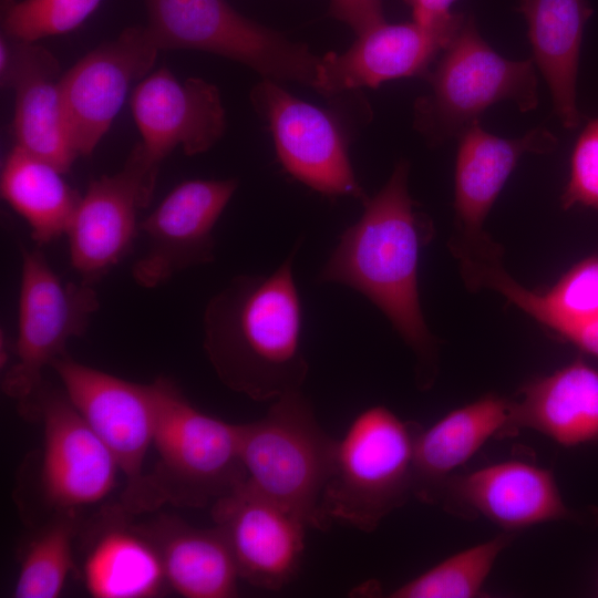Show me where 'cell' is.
<instances>
[{"mask_svg":"<svg viewBox=\"0 0 598 598\" xmlns=\"http://www.w3.org/2000/svg\"><path fill=\"white\" fill-rule=\"evenodd\" d=\"M410 165L401 159L385 185L364 203L319 274L368 298L389 319L417 360V383L429 388L436 373V342L425 322L417 274L422 248L432 238L430 218L408 188Z\"/></svg>","mask_w":598,"mask_h":598,"instance_id":"cell-1","label":"cell"},{"mask_svg":"<svg viewBox=\"0 0 598 598\" xmlns=\"http://www.w3.org/2000/svg\"><path fill=\"white\" fill-rule=\"evenodd\" d=\"M298 247L269 275H239L208 301L205 353L228 389L257 402L301 390L309 364L302 306L292 262Z\"/></svg>","mask_w":598,"mask_h":598,"instance_id":"cell-2","label":"cell"},{"mask_svg":"<svg viewBox=\"0 0 598 598\" xmlns=\"http://www.w3.org/2000/svg\"><path fill=\"white\" fill-rule=\"evenodd\" d=\"M153 384L157 461L152 471L145 472L136 492L121 503V511L140 514L166 504L212 506L246 480L240 424L202 412L167 378H158Z\"/></svg>","mask_w":598,"mask_h":598,"instance_id":"cell-3","label":"cell"},{"mask_svg":"<svg viewBox=\"0 0 598 598\" xmlns=\"http://www.w3.org/2000/svg\"><path fill=\"white\" fill-rule=\"evenodd\" d=\"M421 426L384 405L368 406L336 440L319 504L320 530L332 523L374 532L413 495L414 445Z\"/></svg>","mask_w":598,"mask_h":598,"instance_id":"cell-4","label":"cell"},{"mask_svg":"<svg viewBox=\"0 0 598 598\" xmlns=\"http://www.w3.org/2000/svg\"><path fill=\"white\" fill-rule=\"evenodd\" d=\"M425 80L430 92L414 104V126L433 146L457 138L496 103L509 101L522 112L538 105L533 59L509 60L497 53L472 17L464 18Z\"/></svg>","mask_w":598,"mask_h":598,"instance_id":"cell-5","label":"cell"},{"mask_svg":"<svg viewBox=\"0 0 598 598\" xmlns=\"http://www.w3.org/2000/svg\"><path fill=\"white\" fill-rule=\"evenodd\" d=\"M336 440L301 390L286 393L261 419L240 424L246 482L320 530L319 504Z\"/></svg>","mask_w":598,"mask_h":598,"instance_id":"cell-6","label":"cell"},{"mask_svg":"<svg viewBox=\"0 0 598 598\" xmlns=\"http://www.w3.org/2000/svg\"><path fill=\"white\" fill-rule=\"evenodd\" d=\"M145 25L161 50H197L230 59L274 81L316 90L320 56L238 13L226 0H144Z\"/></svg>","mask_w":598,"mask_h":598,"instance_id":"cell-7","label":"cell"},{"mask_svg":"<svg viewBox=\"0 0 598 598\" xmlns=\"http://www.w3.org/2000/svg\"><path fill=\"white\" fill-rule=\"evenodd\" d=\"M97 309L91 283H63L39 249L21 251L14 361L4 370L1 388L23 415L39 416L44 369L66 353L70 339L84 334Z\"/></svg>","mask_w":598,"mask_h":598,"instance_id":"cell-8","label":"cell"},{"mask_svg":"<svg viewBox=\"0 0 598 598\" xmlns=\"http://www.w3.org/2000/svg\"><path fill=\"white\" fill-rule=\"evenodd\" d=\"M454 176L456 235L450 248L458 259L464 280L502 264V249L484 231L485 219L523 155L548 154L556 136L544 127L506 138L485 131L480 121L458 137Z\"/></svg>","mask_w":598,"mask_h":598,"instance_id":"cell-9","label":"cell"},{"mask_svg":"<svg viewBox=\"0 0 598 598\" xmlns=\"http://www.w3.org/2000/svg\"><path fill=\"white\" fill-rule=\"evenodd\" d=\"M51 368L64 392L90 427L114 455L125 477L121 503L138 488L144 462L153 445L156 392L153 382H131L82 364L68 353Z\"/></svg>","mask_w":598,"mask_h":598,"instance_id":"cell-10","label":"cell"},{"mask_svg":"<svg viewBox=\"0 0 598 598\" xmlns=\"http://www.w3.org/2000/svg\"><path fill=\"white\" fill-rule=\"evenodd\" d=\"M158 52L145 25L131 27L60 76L68 132L78 156L92 154L125 102L131 84L150 74Z\"/></svg>","mask_w":598,"mask_h":598,"instance_id":"cell-11","label":"cell"},{"mask_svg":"<svg viewBox=\"0 0 598 598\" xmlns=\"http://www.w3.org/2000/svg\"><path fill=\"white\" fill-rule=\"evenodd\" d=\"M157 172L138 143L117 173L90 183L66 231L83 282L92 285L128 252L140 229L137 209L150 204Z\"/></svg>","mask_w":598,"mask_h":598,"instance_id":"cell-12","label":"cell"},{"mask_svg":"<svg viewBox=\"0 0 598 598\" xmlns=\"http://www.w3.org/2000/svg\"><path fill=\"white\" fill-rule=\"evenodd\" d=\"M252 104L269 123L283 168L296 179L328 196L369 197L352 168L342 133L326 111L295 97L266 79L251 92Z\"/></svg>","mask_w":598,"mask_h":598,"instance_id":"cell-13","label":"cell"},{"mask_svg":"<svg viewBox=\"0 0 598 598\" xmlns=\"http://www.w3.org/2000/svg\"><path fill=\"white\" fill-rule=\"evenodd\" d=\"M238 187V181L192 179L177 185L140 223L147 250L133 266L134 281L159 287L188 268L215 259L213 230Z\"/></svg>","mask_w":598,"mask_h":598,"instance_id":"cell-14","label":"cell"},{"mask_svg":"<svg viewBox=\"0 0 598 598\" xmlns=\"http://www.w3.org/2000/svg\"><path fill=\"white\" fill-rule=\"evenodd\" d=\"M210 514L230 546L240 579L277 591L296 578L309 527L301 517L246 480L216 501Z\"/></svg>","mask_w":598,"mask_h":598,"instance_id":"cell-15","label":"cell"},{"mask_svg":"<svg viewBox=\"0 0 598 598\" xmlns=\"http://www.w3.org/2000/svg\"><path fill=\"white\" fill-rule=\"evenodd\" d=\"M39 416L44 430L41 487L47 504L61 513L102 501L114 488L120 470L112 452L64 391L44 383Z\"/></svg>","mask_w":598,"mask_h":598,"instance_id":"cell-16","label":"cell"},{"mask_svg":"<svg viewBox=\"0 0 598 598\" xmlns=\"http://www.w3.org/2000/svg\"><path fill=\"white\" fill-rule=\"evenodd\" d=\"M130 104L141 144L157 168L176 147L186 155L208 151L226 130L218 89L200 78L179 81L166 66L137 83Z\"/></svg>","mask_w":598,"mask_h":598,"instance_id":"cell-17","label":"cell"},{"mask_svg":"<svg viewBox=\"0 0 598 598\" xmlns=\"http://www.w3.org/2000/svg\"><path fill=\"white\" fill-rule=\"evenodd\" d=\"M457 23L429 27L415 21L373 25L358 34L344 52L320 58L316 90L329 95L430 72L443 50L460 30Z\"/></svg>","mask_w":598,"mask_h":598,"instance_id":"cell-18","label":"cell"},{"mask_svg":"<svg viewBox=\"0 0 598 598\" xmlns=\"http://www.w3.org/2000/svg\"><path fill=\"white\" fill-rule=\"evenodd\" d=\"M439 502L450 512L482 515L507 530L573 516L551 472L519 461L451 475Z\"/></svg>","mask_w":598,"mask_h":598,"instance_id":"cell-19","label":"cell"},{"mask_svg":"<svg viewBox=\"0 0 598 598\" xmlns=\"http://www.w3.org/2000/svg\"><path fill=\"white\" fill-rule=\"evenodd\" d=\"M512 401L487 394L455 409L417 433L413 457V495L436 503L451 473L492 436L509 433Z\"/></svg>","mask_w":598,"mask_h":598,"instance_id":"cell-20","label":"cell"},{"mask_svg":"<svg viewBox=\"0 0 598 598\" xmlns=\"http://www.w3.org/2000/svg\"><path fill=\"white\" fill-rule=\"evenodd\" d=\"M533 61L545 79L563 126L577 128L581 114L577 80L584 32L592 9L588 0H519Z\"/></svg>","mask_w":598,"mask_h":598,"instance_id":"cell-21","label":"cell"},{"mask_svg":"<svg viewBox=\"0 0 598 598\" xmlns=\"http://www.w3.org/2000/svg\"><path fill=\"white\" fill-rule=\"evenodd\" d=\"M512 401L509 431L528 427L558 444L598 441V369L577 359L536 379Z\"/></svg>","mask_w":598,"mask_h":598,"instance_id":"cell-22","label":"cell"},{"mask_svg":"<svg viewBox=\"0 0 598 598\" xmlns=\"http://www.w3.org/2000/svg\"><path fill=\"white\" fill-rule=\"evenodd\" d=\"M157 548L167 585L186 598H230L238 595V568L230 546L216 525L197 528L159 517L140 528Z\"/></svg>","mask_w":598,"mask_h":598,"instance_id":"cell-23","label":"cell"},{"mask_svg":"<svg viewBox=\"0 0 598 598\" xmlns=\"http://www.w3.org/2000/svg\"><path fill=\"white\" fill-rule=\"evenodd\" d=\"M50 162L16 145L1 172V195L29 224L33 239L48 244L66 235L81 195Z\"/></svg>","mask_w":598,"mask_h":598,"instance_id":"cell-24","label":"cell"},{"mask_svg":"<svg viewBox=\"0 0 598 598\" xmlns=\"http://www.w3.org/2000/svg\"><path fill=\"white\" fill-rule=\"evenodd\" d=\"M84 584L95 598H151L167 584L159 553L140 529L115 526L94 543L83 566Z\"/></svg>","mask_w":598,"mask_h":598,"instance_id":"cell-25","label":"cell"},{"mask_svg":"<svg viewBox=\"0 0 598 598\" xmlns=\"http://www.w3.org/2000/svg\"><path fill=\"white\" fill-rule=\"evenodd\" d=\"M59 73L55 58L18 79L12 87L16 93L13 132L16 145L66 173L79 156L68 132Z\"/></svg>","mask_w":598,"mask_h":598,"instance_id":"cell-26","label":"cell"},{"mask_svg":"<svg viewBox=\"0 0 598 598\" xmlns=\"http://www.w3.org/2000/svg\"><path fill=\"white\" fill-rule=\"evenodd\" d=\"M482 287L501 292L564 339L598 318V257L575 265L545 293L524 288L503 267L492 270Z\"/></svg>","mask_w":598,"mask_h":598,"instance_id":"cell-27","label":"cell"},{"mask_svg":"<svg viewBox=\"0 0 598 598\" xmlns=\"http://www.w3.org/2000/svg\"><path fill=\"white\" fill-rule=\"evenodd\" d=\"M76 512L55 513L30 542L20 564L13 597L55 598L73 569Z\"/></svg>","mask_w":598,"mask_h":598,"instance_id":"cell-28","label":"cell"},{"mask_svg":"<svg viewBox=\"0 0 598 598\" xmlns=\"http://www.w3.org/2000/svg\"><path fill=\"white\" fill-rule=\"evenodd\" d=\"M511 535H499L458 551L392 590L391 598L480 597L485 580Z\"/></svg>","mask_w":598,"mask_h":598,"instance_id":"cell-29","label":"cell"},{"mask_svg":"<svg viewBox=\"0 0 598 598\" xmlns=\"http://www.w3.org/2000/svg\"><path fill=\"white\" fill-rule=\"evenodd\" d=\"M102 0H1V32L24 41L68 33Z\"/></svg>","mask_w":598,"mask_h":598,"instance_id":"cell-30","label":"cell"},{"mask_svg":"<svg viewBox=\"0 0 598 598\" xmlns=\"http://www.w3.org/2000/svg\"><path fill=\"white\" fill-rule=\"evenodd\" d=\"M560 202L565 209L585 206L598 212V117L589 120L578 135Z\"/></svg>","mask_w":598,"mask_h":598,"instance_id":"cell-31","label":"cell"},{"mask_svg":"<svg viewBox=\"0 0 598 598\" xmlns=\"http://www.w3.org/2000/svg\"><path fill=\"white\" fill-rule=\"evenodd\" d=\"M333 14L357 34L384 21L382 0H331Z\"/></svg>","mask_w":598,"mask_h":598,"instance_id":"cell-32","label":"cell"},{"mask_svg":"<svg viewBox=\"0 0 598 598\" xmlns=\"http://www.w3.org/2000/svg\"><path fill=\"white\" fill-rule=\"evenodd\" d=\"M413 21L429 27H445L457 23L463 14L453 13L455 0H406Z\"/></svg>","mask_w":598,"mask_h":598,"instance_id":"cell-33","label":"cell"},{"mask_svg":"<svg viewBox=\"0 0 598 598\" xmlns=\"http://www.w3.org/2000/svg\"><path fill=\"white\" fill-rule=\"evenodd\" d=\"M566 340L598 358V318L574 330Z\"/></svg>","mask_w":598,"mask_h":598,"instance_id":"cell-34","label":"cell"}]
</instances>
